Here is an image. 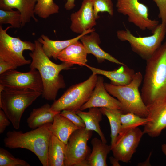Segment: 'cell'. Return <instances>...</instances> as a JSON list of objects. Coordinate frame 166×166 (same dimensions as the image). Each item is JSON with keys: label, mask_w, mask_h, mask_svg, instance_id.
<instances>
[{"label": "cell", "mask_w": 166, "mask_h": 166, "mask_svg": "<svg viewBox=\"0 0 166 166\" xmlns=\"http://www.w3.org/2000/svg\"><path fill=\"white\" fill-rule=\"evenodd\" d=\"M141 95L149 111L166 101V42L146 60Z\"/></svg>", "instance_id": "obj_1"}, {"label": "cell", "mask_w": 166, "mask_h": 166, "mask_svg": "<svg viewBox=\"0 0 166 166\" xmlns=\"http://www.w3.org/2000/svg\"><path fill=\"white\" fill-rule=\"evenodd\" d=\"M34 43L35 48L29 53L32 59L30 69H36L39 73L43 85V97L47 100L55 101L59 90L66 86L60 72L73 66L64 62L59 64L53 62L45 54L42 44L38 40H35Z\"/></svg>", "instance_id": "obj_2"}, {"label": "cell", "mask_w": 166, "mask_h": 166, "mask_svg": "<svg viewBox=\"0 0 166 166\" xmlns=\"http://www.w3.org/2000/svg\"><path fill=\"white\" fill-rule=\"evenodd\" d=\"M51 123L26 132L9 131L3 139L5 145L10 148L28 150L37 156L43 166H48V150L52 134L49 128Z\"/></svg>", "instance_id": "obj_3"}, {"label": "cell", "mask_w": 166, "mask_h": 166, "mask_svg": "<svg viewBox=\"0 0 166 166\" xmlns=\"http://www.w3.org/2000/svg\"><path fill=\"white\" fill-rule=\"evenodd\" d=\"M2 87V89L0 90V108L14 128L18 130L25 109L42 93L28 89Z\"/></svg>", "instance_id": "obj_4"}, {"label": "cell", "mask_w": 166, "mask_h": 166, "mask_svg": "<svg viewBox=\"0 0 166 166\" xmlns=\"http://www.w3.org/2000/svg\"><path fill=\"white\" fill-rule=\"evenodd\" d=\"M143 80L142 73L138 72L135 73L132 81L127 85H116L106 83H104V85L108 93L120 102L123 113H132L146 118L149 110L142 100L139 89Z\"/></svg>", "instance_id": "obj_5"}, {"label": "cell", "mask_w": 166, "mask_h": 166, "mask_svg": "<svg viewBox=\"0 0 166 166\" xmlns=\"http://www.w3.org/2000/svg\"><path fill=\"white\" fill-rule=\"evenodd\" d=\"M98 76L93 73L85 81L71 86L51 105V109L61 112L63 110L76 112L87 102L95 87Z\"/></svg>", "instance_id": "obj_6"}, {"label": "cell", "mask_w": 166, "mask_h": 166, "mask_svg": "<svg viewBox=\"0 0 166 166\" xmlns=\"http://www.w3.org/2000/svg\"><path fill=\"white\" fill-rule=\"evenodd\" d=\"M116 34L119 40L128 42L133 51L146 60L161 45L166 34V24H159L152 34L148 36L136 37L127 29L118 30Z\"/></svg>", "instance_id": "obj_7"}, {"label": "cell", "mask_w": 166, "mask_h": 166, "mask_svg": "<svg viewBox=\"0 0 166 166\" xmlns=\"http://www.w3.org/2000/svg\"><path fill=\"white\" fill-rule=\"evenodd\" d=\"M11 27V26H8L3 29L0 25V59L17 67L30 64L31 60L26 59L23 53L25 50L34 51V43L10 36L7 32Z\"/></svg>", "instance_id": "obj_8"}, {"label": "cell", "mask_w": 166, "mask_h": 166, "mask_svg": "<svg viewBox=\"0 0 166 166\" xmlns=\"http://www.w3.org/2000/svg\"><path fill=\"white\" fill-rule=\"evenodd\" d=\"M92 131L79 128L70 136L66 145L65 166H89L87 159L90 149L87 145Z\"/></svg>", "instance_id": "obj_9"}, {"label": "cell", "mask_w": 166, "mask_h": 166, "mask_svg": "<svg viewBox=\"0 0 166 166\" xmlns=\"http://www.w3.org/2000/svg\"><path fill=\"white\" fill-rule=\"evenodd\" d=\"M116 7L118 12L127 16L129 22L142 30L153 34L159 24L158 21L149 18L148 8L138 0H117Z\"/></svg>", "instance_id": "obj_10"}, {"label": "cell", "mask_w": 166, "mask_h": 166, "mask_svg": "<svg viewBox=\"0 0 166 166\" xmlns=\"http://www.w3.org/2000/svg\"><path fill=\"white\" fill-rule=\"evenodd\" d=\"M0 86L12 88L28 89L42 93L43 85L40 75L36 69L26 72L15 69L8 70L0 74Z\"/></svg>", "instance_id": "obj_11"}, {"label": "cell", "mask_w": 166, "mask_h": 166, "mask_svg": "<svg viewBox=\"0 0 166 166\" xmlns=\"http://www.w3.org/2000/svg\"><path fill=\"white\" fill-rule=\"evenodd\" d=\"M144 134L138 127L120 132L111 147L113 157L119 161L128 162Z\"/></svg>", "instance_id": "obj_12"}, {"label": "cell", "mask_w": 166, "mask_h": 166, "mask_svg": "<svg viewBox=\"0 0 166 166\" xmlns=\"http://www.w3.org/2000/svg\"><path fill=\"white\" fill-rule=\"evenodd\" d=\"M97 19L92 0H83L79 9L70 15V29L75 33L81 34L93 28Z\"/></svg>", "instance_id": "obj_13"}, {"label": "cell", "mask_w": 166, "mask_h": 166, "mask_svg": "<svg viewBox=\"0 0 166 166\" xmlns=\"http://www.w3.org/2000/svg\"><path fill=\"white\" fill-rule=\"evenodd\" d=\"M92 107L117 109L122 111L121 104L117 99L109 95L105 88L103 78L101 76L98 77L95 87L90 97L80 110L83 111Z\"/></svg>", "instance_id": "obj_14"}, {"label": "cell", "mask_w": 166, "mask_h": 166, "mask_svg": "<svg viewBox=\"0 0 166 166\" xmlns=\"http://www.w3.org/2000/svg\"><path fill=\"white\" fill-rule=\"evenodd\" d=\"M143 132L152 137L158 136L166 128V101L149 111Z\"/></svg>", "instance_id": "obj_15"}, {"label": "cell", "mask_w": 166, "mask_h": 166, "mask_svg": "<svg viewBox=\"0 0 166 166\" xmlns=\"http://www.w3.org/2000/svg\"><path fill=\"white\" fill-rule=\"evenodd\" d=\"M36 2L37 0H0V9L6 10L17 9L20 13L22 27L31 18L36 22L38 21L34 12Z\"/></svg>", "instance_id": "obj_16"}, {"label": "cell", "mask_w": 166, "mask_h": 166, "mask_svg": "<svg viewBox=\"0 0 166 166\" xmlns=\"http://www.w3.org/2000/svg\"><path fill=\"white\" fill-rule=\"evenodd\" d=\"M87 34L82 36L80 40L85 47L87 54H93L99 63L107 60L117 64L125 65L101 49L99 45L101 40L97 33L94 31L90 33V34Z\"/></svg>", "instance_id": "obj_17"}, {"label": "cell", "mask_w": 166, "mask_h": 166, "mask_svg": "<svg viewBox=\"0 0 166 166\" xmlns=\"http://www.w3.org/2000/svg\"><path fill=\"white\" fill-rule=\"evenodd\" d=\"M95 31V29L93 28L75 38L65 40H52L44 34L42 35L37 40L42 44V49L46 56L49 58L53 57L56 60L58 54L62 50L78 41L82 36Z\"/></svg>", "instance_id": "obj_18"}, {"label": "cell", "mask_w": 166, "mask_h": 166, "mask_svg": "<svg viewBox=\"0 0 166 166\" xmlns=\"http://www.w3.org/2000/svg\"><path fill=\"white\" fill-rule=\"evenodd\" d=\"M87 54L82 43L78 41L61 52L57 59L72 66L74 65L85 66L88 61Z\"/></svg>", "instance_id": "obj_19"}, {"label": "cell", "mask_w": 166, "mask_h": 166, "mask_svg": "<svg viewBox=\"0 0 166 166\" xmlns=\"http://www.w3.org/2000/svg\"><path fill=\"white\" fill-rule=\"evenodd\" d=\"M93 73L101 75L109 79L111 84L116 85L123 86L129 83L135 73L134 71L125 65H122L118 69L113 71H107L92 67L87 64L85 65Z\"/></svg>", "instance_id": "obj_20"}, {"label": "cell", "mask_w": 166, "mask_h": 166, "mask_svg": "<svg viewBox=\"0 0 166 166\" xmlns=\"http://www.w3.org/2000/svg\"><path fill=\"white\" fill-rule=\"evenodd\" d=\"M49 128L52 134L66 145L72 133L80 128L59 113L54 117L53 122L51 123Z\"/></svg>", "instance_id": "obj_21"}, {"label": "cell", "mask_w": 166, "mask_h": 166, "mask_svg": "<svg viewBox=\"0 0 166 166\" xmlns=\"http://www.w3.org/2000/svg\"><path fill=\"white\" fill-rule=\"evenodd\" d=\"M60 112L52 110L51 105L47 103L33 109L27 120L28 127L35 129L46 124L52 123L54 117Z\"/></svg>", "instance_id": "obj_22"}, {"label": "cell", "mask_w": 166, "mask_h": 166, "mask_svg": "<svg viewBox=\"0 0 166 166\" xmlns=\"http://www.w3.org/2000/svg\"><path fill=\"white\" fill-rule=\"evenodd\" d=\"M75 112L83 121L85 129L87 130L95 131L99 135L102 141L106 143V140L99 125L103 114L100 108L92 107L89 108L88 112L79 110Z\"/></svg>", "instance_id": "obj_23"}, {"label": "cell", "mask_w": 166, "mask_h": 166, "mask_svg": "<svg viewBox=\"0 0 166 166\" xmlns=\"http://www.w3.org/2000/svg\"><path fill=\"white\" fill-rule=\"evenodd\" d=\"M92 152L87 159L89 166H107L106 158L111 151V145L103 142L96 137L91 140Z\"/></svg>", "instance_id": "obj_24"}, {"label": "cell", "mask_w": 166, "mask_h": 166, "mask_svg": "<svg viewBox=\"0 0 166 166\" xmlns=\"http://www.w3.org/2000/svg\"><path fill=\"white\" fill-rule=\"evenodd\" d=\"M66 144L52 134L48 152V166H65Z\"/></svg>", "instance_id": "obj_25"}, {"label": "cell", "mask_w": 166, "mask_h": 166, "mask_svg": "<svg viewBox=\"0 0 166 166\" xmlns=\"http://www.w3.org/2000/svg\"><path fill=\"white\" fill-rule=\"evenodd\" d=\"M100 109L102 114L107 117L109 123L111 128V146L112 147L121 131V123L120 116L123 112L120 110L117 109L106 108H100Z\"/></svg>", "instance_id": "obj_26"}, {"label": "cell", "mask_w": 166, "mask_h": 166, "mask_svg": "<svg viewBox=\"0 0 166 166\" xmlns=\"http://www.w3.org/2000/svg\"><path fill=\"white\" fill-rule=\"evenodd\" d=\"M59 6L53 0H37L34 12L39 17L46 19L50 15L59 12Z\"/></svg>", "instance_id": "obj_27"}, {"label": "cell", "mask_w": 166, "mask_h": 166, "mask_svg": "<svg viewBox=\"0 0 166 166\" xmlns=\"http://www.w3.org/2000/svg\"><path fill=\"white\" fill-rule=\"evenodd\" d=\"M120 119L121 123L120 132L140 126H144L148 121L147 117H142L132 113H122L120 116Z\"/></svg>", "instance_id": "obj_28"}, {"label": "cell", "mask_w": 166, "mask_h": 166, "mask_svg": "<svg viewBox=\"0 0 166 166\" xmlns=\"http://www.w3.org/2000/svg\"><path fill=\"white\" fill-rule=\"evenodd\" d=\"M9 24L12 28L21 27V16L18 10H6L0 9V24Z\"/></svg>", "instance_id": "obj_29"}, {"label": "cell", "mask_w": 166, "mask_h": 166, "mask_svg": "<svg viewBox=\"0 0 166 166\" xmlns=\"http://www.w3.org/2000/svg\"><path fill=\"white\" fill-rule=\"evenodd\" d=\"M24 160L16 158L7 150L0 148V166H30Z\"/></svg>", "instance_id": "obj_30"}, {"label": "cell", "mask_w": 166, "mask_h": 166, "mask_svg": "<svg viewBox=\"0 0 166 166\" xmlns=\"http://www.w3.org/2000/svg\"><path fill=\"white\" fill-rule=\"evenodd\" d=\"M96 17L98 18L99 13L106 12L110 16L114 13L113 4L112 0H92Z\"/></svg>", "instance_id": "obj_31"}, {"label": "cell", "mask_w": 166, "mask_h": 166, "mask_svg": "<svg viewBox=\"0 0 166 166\" xmlns=\"http://www.w3.org/2000/svg\"><path fill=\"white\" fill-rule=\"evenodd\" d=\"M60 113L71 121L75 125L79 128H85V125L82 118L75 112L63 110Z\"/></svg>", "instance_id": "obj_32"}, {"label": "cell", "mask_w": 166, "mask_h": 166, "mask_svg": "<svg viewBox=\"0 0 166 166\" xmlns=\"http://www.w3.org/2000/svg\"><path fill=\"white\" fill-rule=\"evenodd\" d=\"M158 7V17L162 23L166 24V0H153Z\"/></svg>", "instance_id": "obj_33"}, {"label": "cell", "mask_w": 166, "mask_h": 166, "mask_svg": "<svg viewBox=\"0 0 166 166\" xmlns=\"http://www.w3.org/2000/svg\"><path fill=\"white\" fill-rule=\"evenodd\" d=\"M4 112L0 110V133L2 134L5 131L6 128L9 125L10 122Z\"/></svg>", "instance_id": "obj_34"}, {"label": "cell", "mask_w": 166, "mask_h": 166, "mask_svg": "<svg viewBox=\"0 0 166 166\" xmlns=\"http://www.w3.org/2000/svg\"><path fill=\"white\" fill-rule=\"evenodd\" d=\"M17 68L10 63L0 59V74L8 70L15 69Z\"/></svg>", "instance_id": "obj_35"}, {"label": "cell", "mask_w": 166, "mask_h": 166, "mask_svg": "<svg viewBox=\"0 0 166 166\" xmlns=\"http://www.w3.org/2000/svg\"><path fill=\"white\" fill-rule=\"evenodd\" d=\"M75 0H66L65 5V8L66 10H70L73 9L75 6Z\"/></svg>", "instance_id": "obj_36"}, {"label": "cell", "mask_w": 166, "mask_h": 166, "mask_svg": "<svg viewBox=\"0 0 166 166\" xmlns=\"http://www.w3.org/2000/svg\"><path fill=\"white\" fill-rule=\"evenodd\" d=\"M109 159L111 163L113 166H120V164L119 163V161L114 157H110L109 158Z\"/></svg>", "instance_id": "obj_37"}, {"label": "cell", "mask_w": 166, "mask_h": 166, "mask_svg": "<svg viewBox=\"0 0 166 166\" xmlns=\"http://www.w3.org/2000/svg\"><path fill=\"white\" fill-rule=\"evenodd\" d=\"M161 148L163 152L166 156V142L162 145Z\"/></svg>", "instance_id": "obj_38"}]
</instances>
